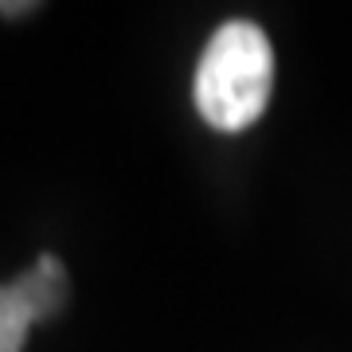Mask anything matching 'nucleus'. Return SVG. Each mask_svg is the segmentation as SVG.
Wrapping results in <instances>:
<instances>
[{"label":"nucleus","instance_id":"nucleus-1","mask_svg":"<svg viewBox=\"0 0 352 352\" xmlns=\"http://www.w3.org/2000/svg\"><path fill=\"white\" fill-rule=\"evenodd\" d=\"M274 90V47L258 24L227 20L215 28L196 67L192 98L196 110L219 133H243L263 118Z\"/></svg>","mask_w":352,"mask_h":352},{"label":"nucleus","instance_id":"nucleus-2","mask_svg":"<svg viewBox=\"0 0 352 352\" xmlns=\"http://www.w3.org/2000/svg\"><path fill=\"white\" fill-rule=\"evenodd\" d=\"M8 286L16 289L20 305L32 317V325H39V321L55 317L67 305V266L55 254H39L36 266H28L24 274L16 282H8Z\"/></svg>","mask_w":352,"mask_h":352},{"label":"nucleus","instance_id":"nucleus-4","mask_svg":"<svg viewBox=\"0 0 352 352\" xmlns=\"http://www.w3.org/2000/svg\"><path fill=\"white\" fill-rule=\"evenodd\" d=\"M36 4H0V12L4 16H20V12H32Z\"/></svg>","mask_w":352,"mask_h":352},{"label":"nucleus","instance_id":"nucleus-3","mask_svg":"<svg viewBox=\"0 0 352 352\" xmlns=\"http://www.w3.org/2000/svg\"><path fill=\"white\" fill-rule=\"evenodd\" d=\"M32 329V317L20 305L12 286H0V352H20Z\"/></svg>","mask_w":352,"mask_h":352}]
</instances>
